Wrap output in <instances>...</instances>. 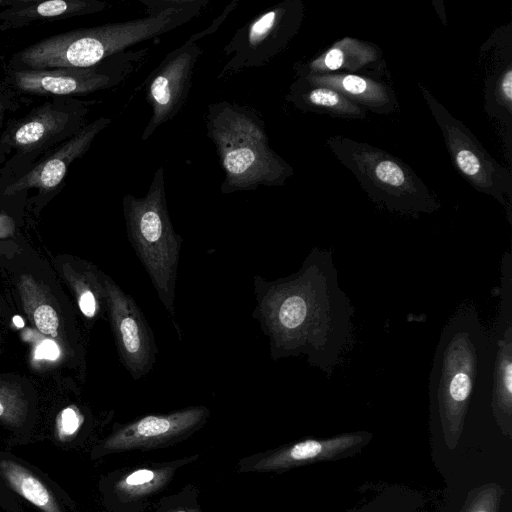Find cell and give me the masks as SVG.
<instances>
[{"label": "cell", "instance_id": "cell-31", "mask_svg": "<svg viewBox=\"0 0 512 512\" xmlns=\"http://www.w3.org/2000/svg\"><path fill=\"white\" fill-rule=\"evenodd\" d=\"M13 231L11 221L7 218L0 217V240L8 237Z\"/></svg>", "mask_w": 512, "mask_h": 512}, {"label": "cell", "instance_id": "cell-14", "mask_svg": "<svg viewBox=\"0 0 512 512\" xmlns=\"http://www.w3.org/2000/svg\"><path fill=\"white\" fill-rule=\"evenodd\" d=\"M203 50L189 38L170 51L146 79L145 98L152 113L141 135L149 139L164 123L172 120L185 105L196 64Z\"/></svg>", "mask_w": 512, "mask_h": 512}, {"label": "cell", "instance_id": "cell-21", "mask_svg": "<svg viewBox=\"0 0 512 512\" xmlns=\"http://www.w3.org/2000/svg\"><path fill=\"white\" fill-rule=\"evenodd\" d=\"M0 484L24 499L39 512H72L71 504L58 496L55 488L39 472L12 455L0 451Z\"/></svg>", "mask_w": 512, "mask_h": 512}, {"label": "cell", "instance_id": "cell-22", "mask_svg": "<svg viewBox=\"0 0 512 512\" xmlns=\"http://www.w3.org/2000/svg\"><path fill=\"white\" fill-rule=\"evenodd\" d=\"M285 100L302 112L327 115L345 120H364L368 112L331 87L295 78Z\"/></svg>", "mask_w": 512, "mask_h": 512}, {"label": "cell", "instance_id": "cell-26", "mask_svg": "<svg viewBox=\"0 0 512 512\" xmlns=\"http://www.w3.org/2000/svg\"><path fill=\"white\" fill-rule=\"evenodd\" d=\"M145 512H202L199 488L186 484L177 492L162 496Z\"/></svg>", "mask_w": 512, "mask_h": 512}, {"label": "cell", "instance_id": "cell-16", "mask_svg": "<svg viewBox=\"0 0 512 512\" xmlns=\"http://www.w3.org/2000/svg\"><path fill=\"white\" fill-rule=\"evenodd\" d=\"M484 110L511 142L512 132V24L498 27L480 47Z\"/></svg>", "mask_w": 512, "mask_h": 512}, {"label": "cell", "instance_id": "cell-10", "mask_svg": "<svg viewBox=\"0 0 512 512\" xmlns=\"http://www.w3.org/2000/svg\"><path fill=\"white\" fill-rule=\"evenodd\" d=\"M211 411L204 405H192L168 413L147 414L124 424H116L111 433L96 444L92 459L114 453L167 448L186 440L205 426Z\"/></svg>", "mask_w": 512, "mask_h": 512}, {"label": "cell", "instance_id": "cell-17", "mask_svg": "<svg viewBox=\"0 0 512 512\" xmlns=\"http://www.w3.org/2000/svg\"><path fill=\"white\" fill-rule=\"evenodd\" d=\"M295 78L324 74L389 77L381 48L368 41L344 37L309 59L295 63Z\"/></svg>", "mask_w": 512, "mask_h": 512}, {"label": "cell", "instance_id": "cell-28", "mask_svg": "<svg viewBox=\"0 0 512 512\" xmlns=\"http://www.w3.org/2000/svg\"><path fill=\"white\" fill-rule=\"evenodd\" d=\"M237 4H238L237 0H234L231 3H229L224 8L222 13L216 19H214L213 23H211L210 26H208L206 29H204L202 31H199V32L191 35L189 37V39L194 42H197L199 39L214 33L218 29V27L221 25V23L227 18V16L236 8Z\"/></svg>", "mask_w": 512, "mask_h": 512}, {"label": "cell", "instance_id": "cell-25", "mask_svg": "<svg viewBox=\"0 0 512 512\" xmlns=\"http://www.w3.org/2000/svg\"><path fill=\"white\" fill-rule=\"evenodd\" d=\"M504 494L505 489L499 483L478 485L467 492L459 512H500Z\"/></svg>", "mask_w": 512, "mask_h": 512}, {"label": "cell", "instance_id": "cell-19", "mask_svg": "<svg viewBox=\"0 0 512 512\" xmlns=\"http://www.w3.org/2000/svg\"><path fill=\"white\" fill-rule=\"evenodd\" d=\"M301 78L333 88L367 112L388 115L399 109V103L389 78L344 73Z\"/></svg>", "mask_w": 512, "mask_h": 512}, {"label": "cell", "instance_id": "cell-5", "mask_svg": "<svg viewBox=\"0 0 512 512\" xmlns=\"http://www.w3.org/2000/svg\"><path fill=\"white\" fill-rule=\"evenodd\" d=\"M326 145L378 207L413 217L440 208L436 195L414 170L387 151L342 135L329 137Z\"/></svg>", "mask_w": 512, "mask_h": 512}, {"label": "cell", "instance_id": "cell-32", "mask_svg": "<svg viewBox=\"0 0 512 512\" xmlns=\"http://www.w3.org/2000/svg\"><path fill=\"white\" fill-rule=\"evenodd\" d=\"M18 0H0V6L1 7H10L14 5Z\"/></svg>", "mask_w": 512, "mask_h": 512}, {"label": "cell", "instance_id": "cell-33", "mask_svg": "<svg viewBox=\"0 0 512 512\" xmlns=\"http://www.w3.org/2000/svg\"><path fill=\"white\" fill-rule=\"evenodd\" d=\"M351 512H363V511H351Z\"/></svg>", "mask_w": 512, "mask_h": 512}, {"label": "cell", "instance_id": "cell-12", "mask_svg": "<svg viewBox=\"0 0 512 512\" xmlns=\"http://www.w3.org/2000/svg\"><path fill=\"white\" fill-rule=\"evenodd\" d=\"M199 453L167 461H149L115 469L99 480V492L108 512H145L176 474L195 463Z\"/></svg>", "mask_w": 512, "mask_h": 512}, {"label": "cell", "instance_id": "cell-23", "mask_svg": "<svg viewBox=\"0 0 512 512\" xmlns=\"http://www.w3.org/2000/svg\"><path fill=\"white\" fill-rule=\"evenodd\" d=\"M19 290L24 309L36 328L44 335L56 337L59 317L53 306L46 300L39 284L28 275H22L19 280Z\"/></svg>", "mask_w": 512, "mask_h": 512}, {"label": "cell", "instance_id": "cell-7", "mask_svg": "<svg viewBox=\"0 0 512 512\" xmlns=\"http://www.w3.org/2000/svg\"><path fill=\"white\" fill-rule=\"evenodd\" d=\"M149 57L148 48L130 49L85 68L5 70L2 87L15 94L74 97L123 84Z\"/></svg>", "mask_w": 512, "mask_h": 512}, {"label": "cell", "instance_id": "cell-11", "mask_svg": "<svg viewBox=\"0 0 512 512\" xmlns=\"http://www.w3.org/2000/svg\"><path fill=\"white\" fill-rule=\"evenodd\" d=\"M100 279L120 362L133 380H140L157 361L158 348L153 330L131 295L102 272Z\"/></svg>", "mask_w": 512, "mask_h": 512}, {"label": "cell", "instance_id": "cell-34", "mask_svg": "<svg viewBox=\"0 0 512 512\" xmlns=\"http://www.w3.org/2000/svg\"><path fill=\"white\" fill-rule=\"evenodd\" d=\"M0 312H1V306H0Z\"/></svg>", "mask_w": 512, "mask_h": 512}, {"label": "cell", "instance_id": "cell-1", "mask_svg": "<svg viewBox=\"0 0 512 512\" xmlns=\"http://www.w3.org/2000/svg\"><path fill=\"white\" fill-rule=\"evenodd\" d=\"M253 293L252 318L268 339L271 359L304 355L331 374L352 345L354 314L331 253L314 248L297 272L276 280L255 275Z\"/></svg>", "mask_w": 512, "mask_h": 512}, {"label": "cell", "instance_id": "cell-27", "mask_svg": "<svg viewBox=\"0 0 512 512\" xmlns=\"http://www.w3.org/2000/svg\"><path fill=\"white\" fill-rule=\"evenodd\" d=\"M81 415L75 407L64 409L57 418V430L60 435L70 436L81 424Z\"/></svg>", "mask_w": 512, "mask_h": 512}, {"label": "cell", "instance_id": "cell-13", "mask_svg": "<svg viewBox=\"0 0 512 512\" xmlns=\"http://www.w3.org/2000/svg\"><path fill=\"white\" fill-rule=\"evenodd\" d=\"M373 438L369 431H352L330 437H307L238 460L239 473H284L290 470L354 457Z\"/></svg>", "mask_w": 512, "mask_h": 512}, {"label": "cell", "instance_id": "cell-4", "mask_svg": "<svg viewBox=\"0 0 512 512\" xmlns=\"http://www.w3.org/2000/svg\"><path fill=\"white\" fill-rule=\"evenodd\" d=\"M122 209L128 241L181 340L182 330L175 312V288L183 238L175 231L168 212L163 166L155 171L145 196L126 194Z\"/></svg>", "mask_w": 512, "mask_h": 512}, {"label": "cell", "instance_id": "cell-24", "mask_svg": "<svg viewBox=\"0 0 512 512\" xmlns=\"http://www.w3.org/2000/svg\"><path fill=\"white\" fill-rule=\"evenodd\" d=\"M29 416V403L23 391L0 380V422L11 429H21Z\"/></svg>", "mask_w": 512, "mask_h": 512}, {"label": "cell", "instance_id": "cell-30", "mask_svg": "<svg viewBox=\"0 0 512 512\" xmlns=\"http://www.w3.org/2000/svg\"><path fill=\"white\" fill-rule=\"evenodd\" d=\"M37 357L55 359L58 356V349L52 341H45L36 351Z\"/></svg>", "mask_w": 512, "mask_h": 512}, {"label": "cell", "instance_id": "cell-29", "mask_svg": "<svg viewBox=\"0 0 512 512\" xmlns=\"http://www.w3.org/2000/svg\"><path fill=\"white\" fill-rule=\"evenodd\" d=\"M16 94L1 86L0 88V135L8 111L18 108V102L15 100Z\"/></svg>", "mask_w": 512, "mask_h": 512}, {"label": "cell", "instance_id": "cell-6", "mask_svg": "<svg viewBox=\"0 0 512 512\" xmlns=\"http://www.w3.org/2000/svg\"><path fill=\"white\" fill-rule=\"evenodd\" d=\"M95 103L76 97H50L27 115L10 121L0 135V163L11 155L5 168L27 172L32 162L87 125L90 108Z\"/></svg>", "mask_w": 512, "mask_h": 512}, {"label": "cell", "instance_id": "cell-18", "mask_svg": "<svg viewBox=\"0 0 512 512\" xmlns=\"http://www.w3.org/2000/svg\"><path fill=\"white\" fill-rule=\"evenodd\" d=\"M111 121L110 118L102 116L87 123L74 136L40 158L26 173L9 183L4 189V194L12 195L29 188H37L41 192L56 189L63 181L72 162L88 151L96 136Z\"/></svg>", "mask_w": 512, "mask_h": 512}, {"label": "cell", "instance_id": "cell-2", "mask_svg": "<svg viewBox=\"0 0 512 512\" xmlns=\"http://www.w3.org/2000/svg\"><path fill=\"white\" fill-rule=\"evenodd\" d=\"M489 335L473 306L459 308L441 332L430 373L431 406L448 449L459 445L477 392L491 389Z\"/></svg>", "mask_w": 512, "mask_h": 512}, {"label": "cell", "instance_id": "cell-9", "mask_svg": "<svg viewBox=\"0 0 512 512\" xmlns=\"http://www.w3.org/2000/svg\"><path fill=\"white\" fill-rule=\"evenodd\" d=\"M305 17L301 0H284L239 27L224 46L226 61L217 79L268 65L299 32Z\"/></svg>", "mask_w": 512, "mask_h": 512}, {"label": "cell", "instance_id": "cell-20", "mask_svg": "<svg viewBox=\"0 0 512 512\" xmlns=\"http://www.w3.org/2000/svg\"><path fill=\"white\" fill-rule=\"evenodd\" d=\"M107 5L99 0H18L0 12V32L97 13Z\"/></svg>", "mask_w": 512, "mask_h": 512}, {"label": "cell", "instance_id": "cell-8", "mask_svg": "<svg viewBox=\"0 0 512 512\" xmlns=\"http://www.w3.org/2000/svg\"><path fill=\"white\" fill-rule=\"evenodd\" d=\"M418 88L437 123L457 172L478 192L501 204L511 222L512 176L495 160L469 128L455 118L420 82Z\"/></svg>", "mask_w": 512, "mask_h": 512}, {"label": "cell", "instance_id": "cell-3", "mask_svg": "<svg viewBox=\"0 0 512 512\" xmlns=\"http://www.w3.org/2000/svg\"><path fill=\"white\" fill-rule=\"evenodd\" d=\"M205 122L224 171L222 193L283 186L293 176V167L270 147L265 122L256 109L225 100L211 103Z\"/></svg>", "mask_w": 512, "mask_h": 512}, {"label": "cell", "instance_id": "cell-15", "mask_svg": "<svg viewBox=\"0 0 512 512\" xmlns=\"http://www.w3.org/2000/svg\"><path fill=\"white\" fill-rule=\"evenodd\" d=\"M500 310L489 335L492 351L489 407L501 434L512 439V263L502 261Z\"/></svg>", "mask_w": 512, "mask_h": 512}]
</instances>
